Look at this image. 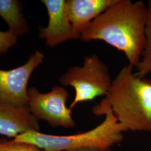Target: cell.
<instances>
[{"label": "cell", "instance_id": "6da1fadb", "mask_svg": "<svg viewBox=\"0 0 151 151\" xmlns=\"http://www.w3.org/2000/svg\"><path fill=\"white\" fill-rule=\"evenodd\" d=\"M148 6L142 1L115 0L81 34L85 42L102 40L124 53L129 64L139 63L146 41Z\"/></svg>", "mask_w": 151, "mask_h": 151}, {"label": "cell", "instance_id": "7a4b0ae2", "mask_svg": "<svg viewBox=\"0 0 151 151\" xmlns=\"http://www.w3.org/2000/svg\"><path fill=\"white\" fill-rule=\"evenodd\" d=\"M133 70L129 64L120 70L92 112L101 116L109 110L127 131L151 132V80L136 77Z\"/></svg>", "mask_w": 151, "mask_h": 151}, {"label": "cell", "instance_id": "3957f363", "mask_svg": "<svg viewBox=\"0 0 151 151\" xmlns=\"http://www.w3.org/2000/svg\"><path fill=\"white\" fill-rule=\"evenodd\" d=\"M101 123L86 132L70 135H50L29 131L13 139L32 144L45 151H67L86 147L108 148L121 142L127 130L118 122L112 112L105 110Z\"/></svg>", "mask_w": 151, "mask_h": 151}, {"label": "cell", "instance_id": "277c9868", "mask_svg": "<svg viewBox=\"0 0 151 151\" xmlns=\"http://www.w3.org/2000/svg\"><path fill=\"white\" fill-rule=\"evenodd\" d=\"M112 81L107 65L96 54L85 56L82 66L71 67L60 78L61 85L72 87L75 90V97L69 107L70 109L79 103L105 96Z\"/></svg>", "mask_w": 151, "mask_h": 151}, {"label": "cell", "instance_id": "5b68a950", "mask_svg": "<svg viewBox=\"0 0 151 151\" xmlns=\"http://www.w3.org/2000/svg\"><path fill=\"white\" fill-rule=\"evenodd\" d=\"M27 94V107L38 120L46 121L53 128H75L76 122L72 115V109L66 105L69 93L65 88L55 86L50 91L42 93L32 87L28 89Z\"/></svg>", "mask_w": 151, "mask_h": 151}, {"label": "cell", "instance_id": "8992f818", "mask_svg": "<svg viewBox=\"0 0 151 151\" xmlns=\"http://www.w3.org/2000/svg\"><path fill=\"white\" fill-rule=\"evenodd\" d=\"M44 55L36 50L26 63L10 70L0 69V103L27 106L28 82L32 72L43 62Z\"/></svg>", "mask_w": 151, "mask_h": 151}, {"label": "cell", "instance_id": "52a82bcc", "mask_svg": "<svg viewBox=\"0 0 151 151\" xmlns=\"http://www.w3.org/2000/svg\"><path fill=\"white\" fill-rule=\"evenodd\" d=\"M45 6L48 24L45 27H39V36L45 40L49 47H54L72 39H78L73 29L68 14L65 0H42Z\"/></svg>", "mask_w": 151, "mask_h": 151}, {"label": "cell", "instance_id": "ba28073f", "mask_svg": "<svg viewBox=\"0 0 151 151\" xmlns=\"http://www.w3.org/2000/svg\"><path fill=\"white\" fill-rule=\"evenodd\" d=\"M39 120L27 106H16L0 103V134L15 138L29 131L40 132Z\"/></svg>", "mask_w": 151, "mask_h": 151}, {"label": "cell", "instance_id": "9c48e42d", "mask_svg": "<svg viewBox=\"0 0 151 151\" xmlns=\"http://www.w3.org/2000/svg\"><path fill=\"white\" fill-rule=\"evenodd\" d=\"M115 0H67L68 14L76 34L81 38L85 29L112 5Z\"/></svg>", "mask_w": 151, "mask_h": 151}, {"label": "cell", "instance_id": "30bf717a", "mask_svg": "<svg viewBox=\"0 0 151 151\" xmlns=\"http://www.w3.org/2000/svg\"><path fill=\"white\" fill-rule=\"evenodd\" d=\"M22 4L16 0H0V16L6 22L9 31L22 37L29 31L27 20L22 15Z\"/></svg>", "mask_w": 151, "mask_h": 151}, {"label": "cell", "instance_id": "8fae6325", "mask_svg": "<svg viewBox=\"0 0 151 151\" xmlns=\"http://www.w3.org/2000/svg\"><path fill=\"white\" fill-rule=\"evenodd\" d=\"M148 17L146 30V41L142 57L137 65L134 75L143 78L151 72V1L148 2Z\"/></svg>", "mask_w": 151, "mask_h": 151}, {"label": "cell", "instance_id": "7c38bea8", "mask_svg": "<svg viewBox=\"0 0 151 151\" xmlns=\"http://www.w3.org/2000/svg\"><path fill=\"white\" fill-rule=\"evenodd\" d=\"M0 151H45L32 144L16 141L0 139Z\"/></svg>", "mask_w": 151, "mask_h": 151}, {"label": "cell", "instance_id": "4fadbf2b", "mask_svg": "<svg viewBox=\"0 0 151 151\" xmlns=\"http://www.w3.org/2000/svg\"><path fill=\"white\" fill-rule=\"evenodd\" d=\"M18 37L10 31H0V56L5 54L14 47L17 42Z\"/></svg>", "mask_w": 151, "mask_h": 151}, {"label": "cell", "instance_id": "5bb4252c", "mask_svg": "<svg viewBox=\"0 0 151 151\" xmlns=\"http://www.w3.org/2000/svg\"><path fill=\"white\" fill-rule=\"evenodd\" d=\"M67 151H111V147L104 148L97 147H86Z\"/></svg>", "mask_w": 151, "mask_h": 151}]
</instances>
